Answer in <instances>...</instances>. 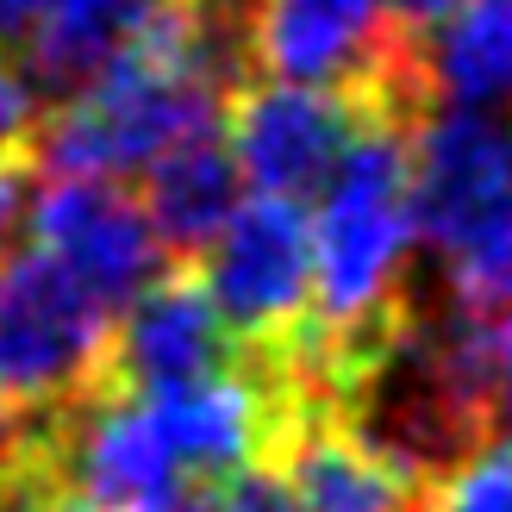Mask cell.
<instances>
[{
  "label": "cell",
  "mask_w": 512,
  "mask_h": 512,
  "mask_svg": "<svg viewBox=\"0 0 512 512\" xmlns=\"http://www.w3.org/2000/svg\"><path fill=\"white\" fill-rule=\"evenodd\" d=\"M225 100L232 88L213 57L200 0H163L82 88L63 94L57 113L38 119L32 157L50 175L119 182L157 163L163 150L219 132Z\"/></svg>",
  "instance_id": "6da1fadb"
},
{
  "label": "cell",
  "mask_w": 512,
  "mask_h": 512,
  "mask_svg": "<svg viewBox=\"0 0 512 512\" xmlns=\"http://www.w3.org/2000/svg\"><path fill=\"white\" fill-rule=\"evenodd\" d=\"M313 313L306 338L331 344V363L356 375L400 325V281L413 263V188L406 138L388 119H369L313 194Z\"/></svg>",
  "instance_id": "7a4b0ae2"
},
{
  "label": "cell",
  "mask_w": 512,
  "mask_h": 512,
  "mask_svg": "<svg viewBox=\"0 0 512 512\" xmlns=\"http://www.w3.org/2000/svg\"><path fill=\"white\" fill-rule=\"evenodd\" d=\"M413 238L431 244L450 306L469 319L512 313V113L444 107L419 119L406 150Z\"/></svg>",
  "instance_id": "3957f363"
},
{
  "label": "cell",
  "mask_w": 512,
  "mask_h": 512,
  "mask_svg": "<svg viewBox=\"0 0 512 512\" xmlns=\"http://www.w3.org/2000/svg\"><path fill=\"white\" fill-rule=\"evenodd\" d=\"M113 306L38 244L0 250V413H44L100 388Z\"/></svg>",
  "instance_id": "277c9868"
},
{
  "label": "cell",
  "mask_w": 512,
  "mask_h": 512,
  "mask_svg": "<svg viewBox=\"0 0 512 512\" xmlns=\"http://www.w3.org/2000/svg\"><path fill=\"white\" fill-rule=\"evenodd\" d=\"M207 300L250 350L300 344L313 313V232L306 207L281 194H244L207 244Z\"/></svg>",
  "instance_id": "5b68a950"
},
{
  "label": "cell",
  "mask_w": 512,
  "mask_h": 512,
  "mask_svg": "<svg viewBox=\"0 0 512 512\" xmlns=\"http://www.w3.org/2000/svg\"><path fill=\"white\" fill-rule=\"evenodd\" d=\"M381 100V88H375ZM369 88H313V82H256L225 100L219 138L238 163V182L250 194L313 200L325 175L338 169L350 138L375 113Z\"/></svg>",
  "instance_id": "8992f818"
},
{
  "label": "cell",
  "mask_w": 512,
  "mask_h": 512,
  "mask_svg": "<svg viewBox=\"0 0 512 512\" xmlns=\"http://www.w3.org/2000/svg\"><path fill=\"white\" fill-rule=\"evenodd\" d=\"M32 463L69 512H163L188 488L150 406L107 381L94 400H69V419L44 450H32Z\"/></svg>",
  "instance_id": "52a82bcc"
},
{
  "label": "cell",
  "mask_w": 512,
  "mask_h": 512,
  "mask_svg": "<svg viewBox=\"0 0 512 512\" xmlns=\"http://www.w3.org/2000/svg\"><path fill=\"white\" fill-rule=\"evenodd\" d=\"M32 244L44 256L94 288L100 300L119 306L132 300L144 281H157L169 269V256L150 232V219L138 207V194H125L119 182H94V175H50V188H32Z\"/></svg>",
  "instance_id": "ba28073f"
},
{
  "label": "cell",
  "mask_w": 512,
  "mask_h": 512,
  "mask_svg": "<svg viewBox=\"0 0 512 512\" xmlns=\"http://www.w3.org/2000/svg\"><path fill=\"white\" fill-rule=\"evenodd\" d=\"M225 363H232V331L207 300V281L182 263L144 281L119 306L100 381L125 394H157V388H182L194 375H213Z\"/></svg>",
  "instance_id": "9c48e42d"
},
{
  "label": "cell",
  "mask_w": 512,
  "mask_h": 512,
  "mask_svg": "<svg viewBox=\"0 0 512 512\" xmlns=\"http://www.w3.org/2000/svg\"><path fill=\"white\" fill-rule=\"evenodd\" d=\"M138 400L150 406L182 481H200V488H225L232 475L256 469L275 450L281 413H288V400L275 406L263 381H250L238 369H213L182 381V388H157Z\"/></svg>",
  "instance_id": "30bf717a"
},
{
  "label": "cell",
  "mask_w": 512,
  "mask_h": 512,
  "mask_svg": "<svg viewBox=\"0 0 512 512\" xmlns=\"http://www.w3.org/2000/svg\"><path fill=\"white\" fill-rule=\"evenodd\" d=\"M269 469L306 512H413L419 494V481L388 450H375L344 413H325L319 400H288Z\"/></svg>",
  "instance_id": "8fae6325"
},
{
  "label": "cell",
  "mask_w": 512,
  "mask_h": 512,
  "mask_svg": "<svg viewBox=\"0 0 512 512\" xmlns=\"http://www.w3.org/2000/svg\"><path fill=\"white\" fill-rule=\"evenodd\" d=\"M381 0H256L250 57L269 82L375 88Z\"/></svg>",
  "instance_id": "7c38bea8"
},
{
  "label": "cell",
  "mask_w": 512,
  "mask_h": 512,
  "mask_svg": "<svg viewBox=\"0 0 512 512\" xmlns=\"http://www.w3.org/2000/svg\"><path fill=\"white\" fill-rule=\"evenodd\" d=\"M138 175H144L138 207H144V219H150V232H157L169 263H200L207 244L219 238V225L232 219V207L244 200L238 163H232V150H225L219 132L163 150V157L144 163Z\"/></svg>",
  "instance_id": "4fadbf2b"
},
{
  "label": "cell",
  "mask_w": 512,
  "mask_h": 512,
  "mask_svg": "<svg viewBox=\"0 0 512 512\" xmlns=\"http://www.w3.org/2000/svg\"><path fill=\"white\" fill-rule=\"evenodd\" d=\"M419 75L450 107H506L512 100V0H463L425 32Z\"/></svg>",
  "instance_id": "5bb4252c"
},
{
  "label": "cell",
  "mask_w": 512,
  "mask_h": 512,
  "mask_svg": "<svg viewBox=\"0 0 512 512\" xmlns=\"http://www.w3.org/2000/svg\"><path fill=\"white\" fill-rule=\"evenodd\" d=\"M163 0H44L32 32H25V75L50 94L82 88L88 75L150 19Z\"/></svg>",
  "instance_id": "9a60e30c"
},
{
  "label": "cell",
  "mask_w": 512,
  "mask_h": 512,
  "mask_svg": "<svg viewBox=\"0 0 512 512\" xmlns=\"http://www.w3.org/2000/svg\"><path fill=\"white\" fill-rule=\"evenodd\" d=\"M413 512H512V438H488L450 456L431 481H419Z\"/></svg>",
  "instance_id": "2e32d148"
},
{
  "label": "cell",
  "mask_w": 512,
  "mask_h": 512,
  "mask_svg": "<svg viewBox=\"0 0 512 512\" xmlns=\"http://www.w3.org/2000/svg\"><path fill=\"white\" fill-rule=\"evenodd\" d=\"M38 82L13 63V50H0V157H32L38 138Z\"/></svg>",
  "instance_id": "e0dca14e"
},
{
  "label": "cell",
  "mask_w": 512,
  "mask_h": 512,
  "mask_svg": "<svg viewBox=\"0 0 512 512\" xmlns=\"http://www.w3.org/2000/svg\"><path fill=\"white\" fill-rule=\"evenodd\" d=\"M219 506L225 512H306L300 500H294V488L281 481L269 463H256V469H244V475H232L219 488Z\"/></svg>",
  "instance_id": "ac0fdd59"
},
{
  "label": "cell",
  "mask_w": 512,
  "mask_h": 512,
  "mask_svg": "<svg viewBox=\"0 0 512 512\" xmlns=\"http://www.w3.org/2000/svg\"><path fill=\"white\" fill-rule=\"evenodd\" d=\"M32 207V157H0V250L13 244Z\"/></svg>",
  "instance_id": "d6986e66"
},
{
  "label": "cell",
  "mask_w": 512,
  "mask_h": 512,
  "mask_svg": "<svg viewBox=\"0 0 512 512\" xmlns=\"http://www.w3.org/2000/svg\"><path fill=\"white\" fill-rule=\"evenodd\" d=\"M456 7H463V0H381V13H388L406 38H425L431 25H438L444 13H456Z\"/></svg>",
  "instance_id": "ffe728a7"
},
{
  "label": "cell",
  "mask_w": 512,
  "mask_h": 512,
  "mask_svg": "<svg viewBox=\"0 0 512 512\" xmlns=\"http://www.w3.org/2000/svg\"><path fill=\"white\" fill-rule=\"evenodd\" d=\"M494 419L512 425V313L500 319V338H494Z\"/></svg>",
  "instance_id": "44dd1931"
},
{
  "label": "cell",
  "mask_w": 512,
  "mask_h": 512,
  "mask_svg": "<svg viewBox=\"0 0 512 512\" xmlns=\"http://www.w3.org/2000/svg\"><path fill=\"white\" fill-rule=\"evenodd\" d=\"M44 0H0V50H19Z\"/></svg>",
  "instance_id": "7402d4cb"
},
{
  "label": "cell",
  "mask_w": 512,
  "mask_h": 512,
  "mask_svg": "<svg viewBox=\"0 0 512 512\" xmlns=\"http://www.w3.org/2000/svg\"><path fill=\"white\" fill-rule=\"evenodd\" d=\"M163 512H225V506H219V494H182V500H169Z\"/></svg>",
  "instance_id": "603a6c76"
}]
</instances>
